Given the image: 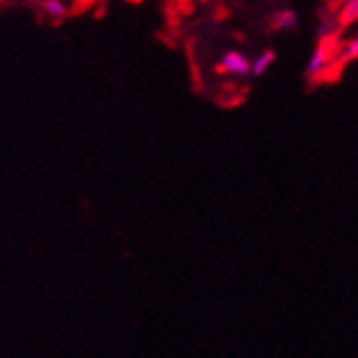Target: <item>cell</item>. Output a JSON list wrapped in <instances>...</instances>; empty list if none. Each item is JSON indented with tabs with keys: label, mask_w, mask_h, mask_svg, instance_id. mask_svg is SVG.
Segmentation results:
<instances>
[{
	"label": "cell",
	"mask_w": 358,
	"mask_h": 358,
	"mask_svg": "<svg viewBox=\"0 0 358 358\" xmlns=\"http://www.w3.org/2000/svg\"><path fill=\"white\" fill-rule=\"evenodd\" d=\"M274 59H276L274 49H264V52H259L254 57V67H251V75H254V77H264L268 69L274 67Z\"/></svg>",
	"instance_id": "obj_5"
},
{
	"label": "cell",
	"mask_w": 358,
	"mask_h": 358,
	"mask_svg": "<svg viewBox=\"0 0 358 358\" xmlns=\"http://www.w3.org/2000/svg\"><path fill=\"white\" fill-rule=\"evenodd\" d=\"M328 67H336V52H328V46L322 44L315 49V54L307 62V77L317 80Z\"/></svg>",
	"instance_id": "obj_2"
},
{
	"label": "cell",
	"mask_w": 358,
	"mask_h": 358,
	"mask_svg": "<svg viewBox=\"0 0 358 358\" xmlns=\"http://www.w3.org/2000/svg\"><path fill=\"white\" fill-rule=\"evenodd\" d=\"M251 67H254V59L246 57L238 49H231L225 52L220 59H217V72L225 77H233V80H243V77L251 75Z\"/></svg>",
	"instance_id": "obj_1"
},
{
	"label": "cell",
	"mask_w": 358,
	"mask_h": 358,
	"mask_svg": "<svg viewBox=\"0 0 358 358\" xmlns=\"http://www.w3.org/2000/svg\"><path fill=\"white\" fill-rule=\"evenodd\" d=\"M338 21L345 23V26L358 21V0H345L341 10H338Z\"/></svg>",
	"instance_id": "obj_7"
},
{
	"label": "cell",
	"mask_w": 358,
	"mask_h": 358,
	"mask_svg": "<svg viewBox=\"0 0 358 358\" xmlns=\"http://www.w3.org/2000/svg\"><path fill=\"white\" fill-rule=\"evenodd\" d=\"M297 26V13L292 8H282V10H274L271 15V31H279V34H287Z\"/></svg>",
	"instance_id": "obj_3"
},
{
	"label": "cell",
	"mask_w": 358,
	"mask_h": 358,
	"mask_svg": "<svg viewBox=\"0 0 358 358\" xmlns=\"http://www.w3.org/2000/svg\"><path fill=\"white\" fill-rule=\"evenodd\" d=\"M353 59H358V31L351 38H345L343 46H341L336 54V62H341V64H343V62H353Z\"/></svg>",
	"instance_id": "obj_6"
},
{
	"label": "cell",
	"mask_w": 358,
	"mask_h": 358,
	"mask_svg": "<svg viewBox=\"0 0 358 358\" xmlns=\"http://www.w3.org/2000/svg\"><path fill=\"white\" fill-rule=\"evenodd\" d=\"M41 13L49 21H64L69 15V3L67 0H41Z\"/></svg>",
	"instance_id": "obj_4"
}]
</instances>
